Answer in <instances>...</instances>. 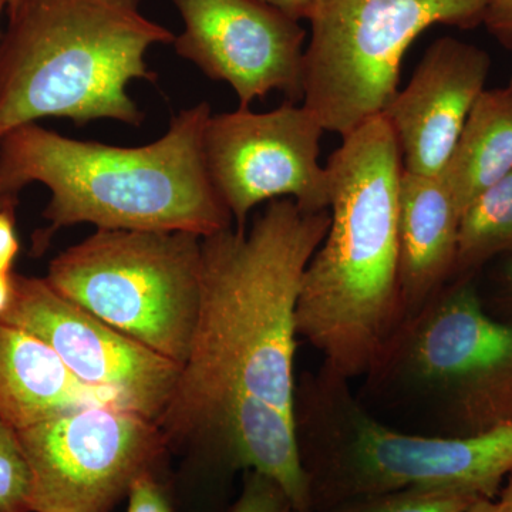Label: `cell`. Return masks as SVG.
Returning <instances> with one entry per match:
<instances>
[{"instance_id":"obj_1","label":"cell","mask_w":512,"mask_h":512,"mask_svg":"<svg viewBox=\"0 0 512 512\" xmlns=\"http://www.w3.org/2000/svg\"><path fill=\"white\" fill-rule=\"evenodd\" d=\"M330 227L328 210L269 201L247 229L201 239V293L190 355L157 420L168 446L207 443L244 400L295 417L296 306L303 272Z\"/></svg>"},{"instance_id":"obj_2","label":"cell","mask_w":512,"mask_h":512,"mask_svg":"<svg viewBox=\"0 0 512 512\" xmlns=\"http://www.w3.org/2000/svg\"><path fill=\"white\" fill-rule=\"evenodd\" d=\"M330 227L303 272L299 338L342 379L366 377L407 319L399 275L402 151L383 114L365 121L326 164Z\"/></svg>"},{"instance_id":"obj_3","label":"cell","mask_w":512,"mask_h":512,"mask_svg":"<svg viewBox=\"0 0 512 512\" xmlns=\"http://www.w3.org/2000/svg\"><path fill=\"white\" fill-rule=\"evenodd\" d=\"M210 116L202 101L174 116L160 140L141 147L74 140L26 124L0 140V192L19 198L33 183L50 191L43 211L49 227L33 238L36 254L57 231L76 224L217 234L231 228L232 215L205 167L202 136Z\"/></svg>"},{"instance_id":"obj_4","label":"cell","mask_w":512,"mask_h":512,"mask_svg":"<svg viewBox=\"0 0 512 512\" xmlns=\"http://www.w3.org/2000/svg\"><path fill=\"white\" fill-rule=\"evenodd\" d=\"M0 35V140L47 117L140 126L133 80L156 82L150 47L173 32L109 0H19Z\"/></svg>"},{"instance_id":"obj_5","label":"cell","mask_w":512,"mask_h":512,"mask_svg":"<svg viewBox=\"0 0 512 512\" xmlns=\"http://www.w3.org/2000/svg\"><path fill=\"white\" fill-rule=\"evenodd\" d=\"M320 366L296 384L295 426L312 512L357 495L444 487L495 500L512 473V426L470 437L404 433Z\"/></svg>"},{"instance_id":"obj_6","label":"cell","mask_w":512,"mask_h":512,"mask_svg":"<svg viewBox=\"0 0 512 512\" xmlns=\"http://www.w3.org/2000/svg\"><path fill=\"white\" fill-rule=\"evenodd\" d=\"M473 279H451L404 320L366 376L423 410L436 436L512 426V322L488 315Z\"/></svg>"},{"instance_id":"obj_7","label":"cell","mask_w":512,"mask_h":512,"mask_svg":"<svg viewBox=\"0 0 512 512\" xmlns=\"http://www.w3.org/2000/svg\"><path fill=\"white\" fill-rule=\"evenodd\" d=\"M201 237L97 229L50 262L57 293L183 367L201 293Z\"/></svg>"},{"instance_id":"obj_8","label":"cell","mask_w":512,"mask_h":512,"mask_svg":"<svg viewBox=\"0 0 512 512\" xmlns=\"http://www.w3.org/2000/svg\"><path fill=\"white\" fill-rule=\"evenodd\" d=\"M487 0H316L303 57V106L345 137L399 92L403 57L434 25H484Z\"/></svg>"},{"instance_id":"obj_9","label":"cell","mask_w":512,"mask_h":512,"mask_svg":"<svg viewBox=\"0 0 512 512\" xmlns=\"http://www.w3.org/2000/svg\"><path fill=\"white\" fill-rule=\"evenodd\" d=\"M32 471V512H109L168 446L156 420L116 406L16 431Z\"/></svg>"},{"instance_id":"obj_10","label":"cell","mask_w":512,"mask_h":512,"mask_svg":"<svg viewBox=\"0 0 512 512\" xmlns=\"http://www.w3.org/2000/svg\"><path fill=\"white\" fill-rule=\"evenodd\" d=\"M323 133L318 117L291 101L268 113H211L202 136L205 167L237 229L247 228L256 205L279 198L303 211L328 210V171L319 164Z\"/></svg>"},{"instance_id":"obj_11","label":"cell","mask_w":512,"mask_h":512,"mask_svg":"<svg viewBox=\"0 0 512 512\" xmlns=\"http://www.w3.org/2000/svg\"><path fill=\"white\" fill-rule=\"evenodd\" d=\"M0 323L36 336L77 379L151 420L167 409L183 370L64 298L45 278L13 274L12 303Z\"/></svg>"},{"instance_id":"obj_12","label":"cell","mask_w":512,"mask_h":512,"mask_svg":"<svg viewBox=\"0 0 512 512\" xmlns=\"http://www.w3.org/2000/svg\"><path fill=\"white\" fill-rule=\"evenodd\" d=\"M184 20L175 36L178 56L208 79L228 83L239 109L281 92L303 100L305 29L258 0H173Z\"/></svg>"},{"instance_id":"obj_13","label":"cell","mask_w":512,"mask_h":512,"mask_svg":"<svg viewBox=\"0 0 512 512\" xmlns=\"http://www.w3.org/2000/svg\"><path fill=\"white\" fill-rule=\"evenodd\" d=\"M490 70L485 50L454 37H441L426 50L406 89L382 113L404 171L440 177Z\"/></svg>"},{"instance_id":"obj_14","label":"cell","mask_w":512,"mask_h":512,"mask_svg":"<svg viewBox=\"0 0 512 512\" xmlns=\"http://www.w3.org/2000/svg\"><path fill=\"white\" fill-rule=\"evenodd\" d=\"M460 221L441 177L403 170L397 192V232L407 318L453 279Z\"/></svg>"},{"instance_id":"obj_15","label":"cell","mask_w":512,"mask_h":512,"mask_svg":"<svg viewBox=\"0 0 512 512\" xmlns=\"http://www.w3.org/2000/svg\"><path fill=\"white\" fill-rule=\"evenodd\" d=\"M94 406L127 409L116 394L77 379L45 342L0 323V420L19 431Z\"/></svg>"},{"instance_id":"obj_16","label":"cell","mask_w":512,"mask_h":512,"mask_svg":"<svg viewBox=\"0 0 512 512\" xmlns=\"http://www.w3.org/2000/svg\"><path fill=\"white\" fill-rule=\"evenodd\" d=\"M512 171V86L485 89L440 177L458 212Z\"/></svg>"},{"instance_id":"obj_17","label":"cell","mask_w":512,"mask_h":512,"mask_svg":"<svg viewBox=\"0 0 512 512\" xmlns=\"http://www.w3.org/2000/svg\"><path fill=\"white\" fill-rule=\"evenodd\" d=\"M501 255H512V171L481 192L464 211L453 279L474 278Z\"/></svg>"},{"instance_id":"obj_18","label":"cell","mask_w":512,"mask_h":512,"mask_svg":"<svg viewBox=\"0 0 512 512\" xmlns=\"http://www.w3.org/2000/svg\"><path fill=\"white\" fill-rule=\"evenodd\" d=\"M480 497L444 487H407L357 495L320 512H467Z\"/></svg>"},{"instance_id":"obj_19","label":"cell","mask_w":512,"mask_h":512,"mask_svg":"<svg viewBox=\"0 0 512 512\" xmlns=\"http://www.w3.org/2000/svg\"><path fill=\"white\" fill-rule=\"evenodd\" d=\"M32 471L18 433L0 420V512H32Z\"/></svg>"},{"instance_id":"obj_20","label":"cell","mask_w":512,"mask_h":512,"mask_svg":"<svg viewBox=\"0 0 512 512\" xmlns=\"http://www.w3.org/2000/svg\"><path fill=\"white\" fill-rule=\"evenodd\" d=\"M228 512H298L281 485L256 471H245L238 500Z\"/></svg>"},{"instance_id":"obj_21","label":"cell","mask_w":512,"mask_h":512,"mask_svg":"<svg viewBox=\"0 0 512 512\" xmlns=\"http://www.w3.org/2000/svg\"><path fill=\"white\" fill-rule=\"evenodd\" d=\"M127 512H174L153 473L138 477L128 490Z\"/></svg>"},{"instance_id":"obj_22","label":"cell","mask_w":512,"mask_h":512,"mask_svg":"<svg viewBox=\"0 0 512 512\" xmlns=\"http://www.w3.org/2000/svg\"><path fill=\"white\" fill-rule=\"evenodd\" d=\"M484 26L507 49H512V0H487Z\"/></svg>"},{"instance_id":"obj_23","label":"cell","mask_w":512,"mask_h":512,"mask_svg":"<svg viewBox=\"0 0 512 512\" xmlns=\"http://www.w3.org/2000/svg\"><path fill=\"white\" fill-rule=\"evenodd\" d=\"M16 210L0 211V272L10 274L16 255L19 254V239L16 235Z\"/></svg>"},{"instance_id":"obj_24","label":"cell","mask_w":512,"mask_h":512,"mask_svg":"<svg viewBox=\"0 0 512 512\" xmlns=\"http://www.w3.org/2000/svg\"><path fill=\"white\" fill-rule=\"evenodd\" d=\"M279 12L284 13L289 19L301 22L303 19H311L316 0H258Z\"/></svg>"},{"instance_id":"obj_25","label":"cell","mask_w":512,"mask_h":512,"mask_svg":"<svg viewBox=\"0 0 512 512\" xmlns=\"http://www.w3.org/2000/svg\"><path fill=\"white\" fill-rule=\"evenodd\" d=\"M13 299V272H0V318L8 312Z\"/></svg>"},{"instance_id":"obj_26","label":"cell","mask_w":512,"mask_h":512,"mask_svg":"<svg viewBox=\"0 0 512 512\" xmlns=\"http://www.w3.org/2000/svg\"><path fill=\"white\" fill-rule=\"evenodd\" d=\"M501 295H503L505 303L512 311V255L508 256L503 269H501Z\"/></svg>"},{"instance_id":"obj_27","label":"cell","mask_w":512,"mask_h":512,"mask_svg":"<svg viewBox=\"0 0 512 512\" xmlns=\"http://www.w3.org/2000/svg\"><path fill=\"white\" fill-rule=\"evenodd\" d=\"M497 501L501 512H512V473L505 480L503 488H501L500 494H498Z\"/></svg>"},{"instance_id":"obj_28","label":"cell","mask_w":512,"mask_h":512,"mask_svg":"<svg viewBox=\"0 0 512 512\" xmlns=\"http://www.w3.org/2000/svg\"><path fill=\"white\" fill-rule=\"evenodd\" d=\"M467 512H501L500 505H498L497 498L491 500V498H480L476 503L468 508Z\"/></svg>"},{"instance_id":"obj_29","label":"cell","mask_w":512,"mask_h":512,"mask_svg":"<svg viewBox=\"0 0 512 512\" xmlns=\"http://www.w3.org/2000/svg\"><path fill=\"white\" fill-rule=\"evenodd\" d=\"M19 198L10 197V195H5L0 192V211L2 210H16L18 207Z\"/></svg>"},{"instance_id":"obj_30","label":"cell","mask_w":512,"mask_h":512,"mask_svg":"<svg viewBox=\"0 0 512 512\" xmlns=\"http://www.w3.org/2000/svg\"><path fill=\"white\" fill-rule=\"evenodd\" d=\"M109 2L117 3V5L127 6V8L138 9L141 0H109Z\"/></svg>"},{"instance_id":"obj_31","label":"cell","mask_w":512,"mask_h":512,"mask_svg":"<svg viewBox=\"0 0 512 512\" xmlns=\"http://www.w3.org/2000/svg\"><path fill=\"white\" fill-rule=\"evenodd\" d=\"M3 2H5L6 8L10 9L13 8V6H15L16 3L19 2V0H3Z\"/></svg>"},{"instance_id":"obj_32","label":"cell","mask_w":512,"mask_h":512,"mask_svg":"<svg viewBox=\"0 0 512 512\" xmlns=\"http://www.w3.org/2000/svg\"><path fill=\"white\" fill-rule=\"evenodd\" d=\"M3 6H5V2H3V0H0V10H2Z\"/></svg>"},{"instance_id":"obj_33","label":"cell","mask_w":512,"mask_h":512,"mask_svg":"<svg viewBox=\"0 0 512 512\" xmlns=\"http://www.w3.org/2000/svg\"><path fill=\"white\" fill-rule=\"evenodd\" d=\"M511 86H512V79H511V82H510Z\"/></svg>"}]
</instances>
